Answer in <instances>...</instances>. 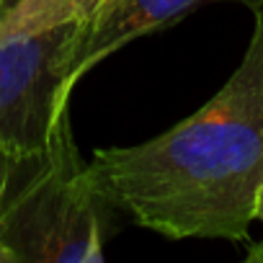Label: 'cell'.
I'll return each mask as SVG.
<instances>
[{
	"instance_id": "obj_5",
	"label": "cell",
	"mask_w": 263,
	"mask_h": 263,
	"mask_svg": "<svg viewBox=\"0 0 263 263\" xmlns=\"http://www.w3.org/2000/svg\"><path fill=\"white\" fill-rule=\"evenodd\" d=\"M103 0H13L0 18V36L31 34L70 21H88Z\"/></svg>"
},
{
	"instance_id": "obj_2",
	"label": "cell",
	"mask_w": 263,
	"mask_h": 263,
	"mask_svg": "<svg viewBox=\"0 0 263 263\" xmlns=\"http://www.w3.org/2000/svg\"><path fill=\"white\" fill-rule=\"evenodd\" d=\"M116 206L96 186L70 116L31 153H0V263L103 260Z\"/></svg>"
},
{
	"instance_id": "obj_7",
	"label": "cell",
	"mask_w": 263,
	"mask_h": 263,
	"mask_svg": "<svg viewBox=\"0 0 263 263\" xmlns=\"http://www.w3.org/2000/svg\"><path fill=\"white\" fill-rule=\"evenodd\" d=\"M253 219L263 224V189H260V194H258V201H255V212H253Z\"/></svg>"
},
{
	"instance_id": "obj_1",
	"label": "cell",
	"mask_w": 263,
	"mask_h": 263,
	"mask_svg": "<svg viewBox=\"0 0 263 263\" xmlns=\"http://www.w3.org/2000/svg\"><path fill=\"white\" fill-rule=\"evenodd\" d=\"M242 62L191 116L129 147L96 150V186L135 224L165 237L248 242L263 189V8Z\"/></svg>"
},
{
	"instance_id": "obj_3",
	"label": "cell",
	"mask_w": 263,
	"mask_h": 263,
	"mask_svg": "<svg viewBox=\"0 0 263 263\" xmlns=\"http://www.w3.org/2000/svg\"><path fill=\"white\" fill-rule=\"evenodd\" d=\"M83 21L0 36V153L44 147L67 114Z\"/></svg>"
},
{
	"instance_id": "obj_4",
	"label": "cell",
	"mask_w": 263,
	"mask_h": 263,
	"mask_svg": "<svg viewBox=\"0 0 263 263\" xmlns=\"http://www.w3.org/2000/svg\"><path fill=\"white\" fill-rule=\"evenodd\" d=\"M209 3H227V0H103L98 11L83 21L75 54V80L80 83L90 67L111 57L132 39L178 24Z\"/></svg>"
},
{
	"instance_id": "obj_9",
	"label": "cell",
	"mask_w": 263,
	"mask_h": 263,
	"mask_svg": "<svg viewBox=\"0 0 263 263\" xmlns=\"http://www.w3.org/2000/svg\"><path fill=\"white\" fill-rule=\"evenodd\" d=\"M8 6H11V0H0V18H3V13H6Z\"/></svg>"
},
{
	"instance_id": "obj_6",
	"label": "cell",
	"mask_w": 263,
	"mask_h": 263,
	"mask_svg": "<svg viewBox=\"0 0 263 263\" xmlns=\"http://www.w3.org/2000/svg\"><path fill=\"white\" fill-rule=\"evenodd\" d=\"M245 258H248V260H260V263H263V240H260V242H253Z\"/></svg>"
},
{
	"instance_id": "obj_8",
	"label": "cell",
	"mask_w": 263,
	"mask_h": 263,
	"mask_svg": "<svg viewBox=\"0 0 263 263\" xmlns=\"http://www.w3.org/2000/svg\"><path fill=\"white\" fill-rule=\"evenodd\" d=\"M245 3L250 6V11H260L263 8V0H245Z\"/></svg>"
},
{
	"instance_id": "obj_10",
	"label": "cell",
	"mask_w": 263,
	"mask_h": 263,
	"mask_svg": "<svg viewBox=\"0 0 263 263\" xmlns=\"http://www.w3.org/2000/svg\"><path fill=\"white\" fill-rule=\"evenodd\" d=\"M11 3H13V0H11Z\"/></svg>"
}]
</instances>
